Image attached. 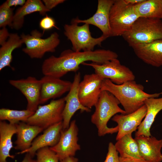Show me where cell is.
I'll return each mask as SVG.
<instances>
[{
  "mask_svg": "<svg viewBox=\"0 0 162 162\" xmlns=\"http://www.w3.org/2000/svg\"><path fill=\"white\" fill-rule=\"evenodd\" d=\"M104 79L95 73L85 75L80 82L78 94L83 106L91 109L98 102Z\"/></svg>",
  "mask_w": 162,
  "mask_h": 162,
  "instance_id": "8fae6325",
  "label": "cell"
},
{
  "mask_svg": "<svg viewBox=\"0 0 162 162\" xmlns=\"http://www.w3.org/2000/svg\"><path fill=\"white\" fill-rule=\"evenodd\" d=\"M17 139L14 148L23 151L29 148L32 141L44 129L39 126L30 125L23 122L16 124Z\"/></svg>",
  "mask_w": 162,
  "mask_h": 162,
  "instance_id": "44dd1931",
  "label": "cell"
},
{
  "mask_svg": "<svg viewBox=\"0 0 162 162\" xmlns=\"http://www.w3.org/2000/svg\"><path fill=\"white\" fill-rule=\"evenodd\" d=\"M124 2L127 4L134 5L139 4L145 0H124Z\"/></svg>",
  "mask_w": 162,
  "mask_h": 162,
  "instance_id": "74e56055",
  "label": "cell"
},
{
  "mask_svg": "<svg viewBox=\"0 0 162 162\" xmlns=\"http://www.w3.org/2000/svg\"><path fill=\"white\" fill-rule=\"evenodd\" d=\"M26 1L25 0H7L4 2L8 7L11 8L13 6L18 5L22 6L25 4Z\"/></svg>",
  "mask_w": 162,
  "mask_h": 162,
  "instance_id": "e575fe53",
  "label": "cell"
},
{
  "mask_svg": "<svg viewBox=\"0 0 162 162\" xmlns=\"http://www.w3.org/2000/svg\"><path fill=\"white\" fill-rule=\"evenodd\" d=\"M50 11L40 0H27L25 4L18 8L14 14L11 28L16 30L21 28L23 25L25 17L35 12H38L42 16Z\"/></svg>",
  "mask_w": 162,
  "mask_h": 162,
  "instance_id": "7402d4cb",
  "label": "cell"
},
{
  "mask_svg": "<svg viewBox=\"0 0 162 162\" xmlns=\"http://www.w3.org/2000/svg\"><path fill=\"white\" fill-rule=\"evenodd\" d=\"M122 36L131 47L162 39V20L140 17Z\"/></svg>",
  "mask_w": 162,
  "mask_h": 162,
  "instance_id": "277c9868",
  "label": "cell"
},
{
  "mask_svg": "<svg viewBox=\"0 0 162 162\" xmlns=\"http://www.w3.org/2000/svg\"><path fill=\"white\" fill-rule=\"evenodd\" d=\"M118 56L116 52L108 50L79 52L65 50L58 57L51 56L44 60L42 72L44 75L61 78L69 72L77 71L80 65L86 62L101 64Z\"/></svg>",
  "mask_w": 162,
  "mask_h": 162,
  "instance_id": "6da1fadb",
  "label": "cell"
},
{
  "mask_svg": "<svg viewBox=\"0 0 162 162\" xmlns=\"http://www.w3.org/2000/svg\"><path fill=\"white\" fill-rule=\"evenodd\" d=\"M131 47L136 56L144 63L155 67L162 66V39Z\"/></svg>",
  "mask_w": 162,
  "mask_h": 162,
  "instance_id": "e0dca14e",
  "label": "cell"
},
{
  "mask_svg": "<svg viewBox=\"0 0 162 162\" xmlns=\"http://www.w3.org/2000/svg\"><path fill=\"white\" fill-rule=\"evenodd\" d=\"M23 44L17 33H10L7 40L2 44L0 48V70L6 67H11L12 53L16 49L20 47Z\"/></svg>",
  "mask_w": 162,
  "mask_h": 162,
  "instance_id": "cb8c5ba5",
  "label": "cell"
},
{
  "mask_svg": "<svg viewBox=\"0 0 162 162\" xmlns=\"http://www.w3.org/2000/svg\"><path fill=\"white\" fill-rule=\"evenodd\" d=\"M114 145L110 142L108 145V151L104 162H119V156Z\"/></svg>",
  "mask_w": 162,
  "mask_h": 162,
  "instance_id": "4dcf8cb0",
  "label": "cell"
},
{
  "mask_svg": "<svg viewBox=\"0 0 162 162\" xmlns=\"http://www.w3.org/2000/svg\"><path fill=\"white\" fill-rule=\"evenodd\" d=\"M144 86L134 80L126 82L120 85L113 83L110 80L104 79L101 86V90L107 91L119 101L128 114L136 111L144 104L145 101L152 98H159L162 92L148 94L144 91Z\"/></svg>",
  "mask_w": 162,
  "mask_h": 162,
  "instance_id": "7a4b0ae2",
  "label": "cell"
},
{
  "mask_svg": "<svg viewBox=\"0 0 162 162\" xmlns=\"http://www.w3.org/2000/svg\"><path fill=\"white\" fill-rule=\"evenodd\" d=\"M114 0H98L96 11L92 16L83 20L76 17L72 21L78 24L86 23L94 26L101 30L102 33V35L106 38L111 37L110 13Z\"/></svg>",
  "mask_w": 162,
  "mask_h": 162,
  "instance_id": "4fadbf2b",
  "label": "cell"
},
{
  "mask_svg": "<svg viewBox=\"0 0 162 162\" xmlns=\"http://www.w3.org/2000/svg\"><path fill=\"white\" fill-rule=\"evenodd\" d=\"M82 64L92 67L95 73L102 78L109 79L117 85L122 84L135 79L133 72L128 67L121 64L118 58L112 59L101 64L84 62Z\"/></svg>",
  "mask_w": 162,
  "mask_h": 162,
  "instance_id": "9c48e42d",
  "label": "cell"
},
{
  "mask_svg": "<svg viewBox=\"0 0 162 162\" xmlns=\"http://www.w3.org/2000/svg\"><path fill=\"white\" fill-rule=\"evenodd\" d=\"M39 25L40 28L43 30V34L45 31L49 30L54 27L59 29L56 25L54 19L47 14L40 20Z\"/></svg>",
  "mask_w": 162,
  "mask_h": 162,
  "instance_id": "f546056e",
  "label": "cell"
},
{
  "mask_svg": "<svg viewBox=\"0 0 162 162\" xmlns=\"http://www.w3.org/2000/svg\"><path fill=\"white\" fill-rule=\"evenodd\" d=\"M16 124L0 122V162H7L8 157L14 158V156L11 155L10 152L13 147L12 138L16 134Z\"/></svg>",
  "mask_w": 162,
  "mask_h": 162,
  "instance_id": "603a6c76",
  "label": "cell"
},
{
  "mask_svg": "<svg viewBox=\"0 0 162 162\" xmlns=\"http://www.w3.org/2000/svg\"><path fill=\"white\" fill-rule=\"evenodd\" d=\"M80 80V73H76L70 89L64 97L65 105L62 113L63 130L69 127L71 119L77 111L80 110L81 112H90L91 111L90 109L83 106L80 100L78 91Z\"/></svg>",
  "mask_w": 162,
  "mask_h": 162,
  "instance_id": "7c38bea8",
  "label": "cell"
},
{
  "mask_svg": "<svg viewBox=\"0 0 162 162\" xmlns=\"http://www.w3.org/2000/svg\"><path fill=\"white\" fill-rule=\"evenodd\" d=\"M144 104L147 108L146 114L136 131L135 137L152 136L150 128L156 116L162 110V97L147 99L145 101Z\"/></svg>",
  "mask_w": 162,
  "mask_h": 162,
  "instance_id": "ffe728a7",
  "label": "cell"
},
{
  "mask_svg": "<svg viewBox=\"0 0 162 162\" xmlns=\"http://www.w3.org/2000/svg\"><path fill=\"white\" fill-rule=\"evenodd\" d=\"M9 83L18 89L26 99V109L35 112L40 104V80L29 76L25 79L10 80Z\"/></svg>",
  "mask_w": 162,
  "mask_h": 162,
  "instance_id": "5bb4252c",
  "label": "cell"
},
{
  "mask_svg": "<svg viewBox=\"0 0 162 162\" xmlns=\"http://www.w3.org/2000/svg\"><path fill=\"white\" fill-rule=\"evenodd\" d=\"M78 159L74 156L69 157L60 161L59 162H78Z\"/></svg>",
  "mask_w": 162,
  "mask_h": 162,
  "instance_id": "8d00e7d4",
  "label": "cell"
},
{
  "mask_svg": "<svg viewBox=\"0 0 162 162\" xmlns=\"http://www.w3.org/2000/svg\"><path fill=\"white\" fill-rule=\"evenodd\" d=\"M14 9L8 7L4 2L0 6V27L8 26L11 28L14 14Z\"/></svg>",
  "mask_w": 162,
  "mask_h": 162,
  "instance_id": "83f0119b",
  "label": "cell"
},
{
  "mask_svg": "<svg viewBox=\"0 0 162 162\" xmlns=\"http://www.w3.org/2000/svg\"><path fill=\"white\" fill-rule=\"evenodd\" d=\"M36 162H59L56 153L47 147L39 149L36 152Z\"/></svg>",
  "mask_w": 162,
  "mask_h": 162,
  "instance_id": "f1b7e54d",
  "label": "cell"
},
{
  "mask_svg": "<svg viewBox=\"0 0 162 162\" xmlns=\"http://www.w3.org/2000/svg\"><path fill=\"white\" fill-rule=\"evenodd\" d=\"M62 130V122L48 128L45 130L42 134L33 141L29 148L20 151L17 154L28 153L33 158L39 149L45 147H51L55 146L59 141Z\"/></svg>",
  "mask_w": 162,
  "mask_h": 162,
  "instance_id": "ac0fdd59",
  "label": "cell"
},
{
  "mask_svg": "<svg viewBox=\"0 0 162 162\" xmlns=\"http://www.w3.org/2000/svg\"><path fill=\"white\" fill-rule=\"evenodd\" d=\"M33 158L29 153H26L23 160L21 162H36V160Z\"/></svg>",
  "mask_w": 162,
  "mask_h": 162,
  "instance_id": "d590c367",
  "label": "cell"
},
{
  "mask_svg": "<svg viewBox=\"0 0 162 162\" xmlns=\"http://www.w3.org/2000/svg\"><path fill=\"white\" fill-rule=\"evenodd\" d=\"M78 128L75 120L70 122L69 127L62 130L58 143L50 147L58 156L59 161L69 157L74 156L76 152L81 149L78 143Z\"/></svg>",
  "mask_w": 162,
  "mask_h": 162,
  "instance_id": "30bf717a",
  "label": "cell"
},
{
  "mask_svg": "<svg viewBox=\"0 0 162 162\" xmlns=\"http://www.w3.org/2000/svg\"><path fill=\"white\" fill-rule=\"evenodd\" d=\"M134 139L138 146L141 158L149 162H160L162 160V140L152 136H140Z\"/></svg>",
  "mask_w": 162,
  "mask_h": 162,
  "instance_id": "d6986e66",
  "label": "cell"
},
{
  "mask_svg": "<svg viewBox=\"0 0 162 162\" xmlns=\"http://www.w3.org/2000/svg\"><path fill=\"white\" fill-rule=\"evenodd\" d=\"M10 33H9L6 27L2 28L0 30V45L6 42L8 38Z\"/></svg>",
  "mask_w": 162,
  "mask_h": 162,
  "instance_id": "836d02e7",
  "label": "cell"
},
{
  "mask_svg": "<svg viewBox=\"0 0 162 162\" xmlns=\"http://www.w3.org/2000/svg\"><path fill=\"white\" fill-rule=\"evenodd\" d=\"M64 0H43L42 1L46 8L50 11L58 5L63 3Z\"/></svg>",
  "mask_w": 162,
  "mask_h": 162,
  "instance_id": "1f68e13d",
  "label": "cell"
},
{
  "mask_svg": "<svg viewBox=\"0 0 162 162\" xmlns=\"http://www.w3.org/2000/svg\"><path fill=\"white\" fill-rule=\"evenodd\" d=\"M139 17L134 5L124 0H115L110 13L111 37L122 36Z\"/></svg>",
  "mask_w": 162,
  "mask_h": 162,
  "instance_id": "8992f818",
  "label": "cell"
},
{
  "mask_svg": "<svg viewBox=\"0 0 162 162\" xmlns=\"http://www.w3.org/2000/svg\"><path fill=\"white\" fill-rule=\"evenodd\" d=\"M134 6L140 17L162 19L161 0H145Z\"/></svg>",
  "mask_w": 162,
  "mask_h": 162,
  "instance_id": "d4e9b609",
  "label": "cell"
},
{
  "mask_svg": "<svg viewBox=\"0 0 162 162\" xmlns=\"http://www.w3.org/2000/svg\"><path fill=\"white\" fill-rule=\"evenodd\" d=\"M64 34L71 42L72 50L75 51H93L95 46L100 45L107 38L102 35L97 38L92 37L89 25L86 23L80 26L71 20L70 24L64 25Z\"/></svg>",
  "mask_w": 162,
  "mask_h": 162,
  "instance_id": "52a82bcc",
  "label": "cell"
},
{
  "mask_svg": "<svg viewBox=\"0 0 162 162\" xmlns=\"http://www.w3.org/2000/svg\"><path fill=\"white\" fill-rule=\"evenodd\" d=\"M119 101L111 93L106 91H101L91 119L97 128L99 136L118 132L117 126L109 128L107 124L111 118L117 113L126 114V112L119 106Z\"/></svg>",
  "mask_w": 162,
  "mask_h": 162,
  "instance_id": "3957f363",
  "label": "cell"
},
{
  "mask_svg": "<svg viewBox=\"0 0 162 162\" xmlns=\"http://www.w3.org/2000/svg\"><path fill=\"white\" fill-rule=\"evenodd\" d=\"M119 162H149L144 159L137 158L129 156H119Z\"/></svg>",
  "mask_w": 162,
  "mask_h": 162,
  "instance_id": "d6a6232c",
  "label": "cell"
},
{
  "mask_svg": "<svg viewBox=\"0 0 162 162\" xmlns=\"http://www.w3.org/2000/svg\"><path fill=\"white\" fill-rule=\"evenodd\" d=\"M65 105L64 97L53 100L46 105L39 106L26 123L44 129L63 121L62 113Z\"/></svg>",
  "mask_w": 162,
  "mask_h": 162,
  "instance_id": "ba28073f",
  "label": "cell"
},
{
  "mask_svg": "<svg viewBox=\"0 0 162 162\" xmlns=\"http://www.w3.org/2000/svg\"><path fill=\"white\" fill-rule=\"evenodd\" d=\"M161 3H162V0H161Z\"/></svg>",
  "mask_w": 162,
  "mask_h": 162,
  "instance_id": "f35d334b",
  "label": "cell"
},
{
  "mask_svg": "<svg viewBox=\"0 0 162 162\" xmlns=\"http://www.w3.org/2000/svg\"><path fill=\"white\" fill-rule=\"evenodd\" d=\"M147 108L145 104L139 109L128 114H116L112 120L118 124V130L116 138L117 141L125 135L136 131L145 117Z\"/></svg>",
  "mask_w": 162,
  "mask_h": 162,
  "instance_id": "2e32d148",
  "label": "cell"
},
{
  "mask_svg": "<svg viewBox=\"0 0 162 162\" xmlns=\"http://www.w3.org/2000/svg\"><path fill=\"white\" fill-rule=\"evenodd\" d=\"M120 156H129L134 158H142L139 151L138 144L132 137V133L126 134L117 140L115 144Z\"/></svg>",
  "mask_w": 162,
  "mask_h": 162,
  "instance_id": "484cf974",
  "label": "cell"
},
{
  "mask_svg": "<svg viewBox=\"0 0 162 162\" xmlns=\"http://www.w3.org/2000/svg\"><path fill=\"white\" fill-rule=\"evenodd\" d=\"M40 80V104L59 97L69 92L72 85L70 81L48 75H44Z\"/></svg>",
  "mask_w": 162,
  "mask_h": 162,
  "instance_id": "9a60e30c",
  "label": "cell"
},
{
  "mask_svg": "<svg viewBox=\"0 0 162 162\" xmlns=\"http://www.w3.org/2000/svg\"><path fill=\"white\" fill-rule=\"evenodd\" d=\"M34 112L27 109L17 110L2 108L0 109V120H7L9 123L14 124L20 122H26Z\"/></svg>",
  "mask_w": 162,
  "mask_h": 162,
  "instance_id": "4316f807",
  "label": "cell"
},
{
  "mask_svg": "<svg viewBox=\"0 0 162 162\" xmlns=\"http://www.w3.org/2000/svg\"><path fill=\"white\" fill-rule=\"evenodd\" d=\"M43 34L36 29L32 30L30 34L22 33L20 37L26 47L22 51L31 58L40 59L47 52H53L60 43L59 35L52 33L46 38H41Z\"/></svg>",
  "mask_w": 162,
  "mask_h": 162,
  "instance_id": "5b68a950",
  "label": "cell"
}]
</instances>
